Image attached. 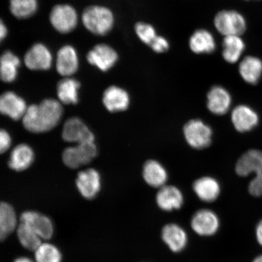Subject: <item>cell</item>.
<instances>
[{"label":"cell","instance_id":"cell-1","mask_svg":"<svg viewBox=\"0 0 262 262\" xmlns=\"http://www.w3.org/2000/svg\"><path fill=\"white\" fill-rule=\"evenodd\" d=\"M62 115L63 108L60 102L54 99H47L40 104L28 107L23 117V123L30 132L45 133L57 125Z\"/></svg>","mask_w":262,"mask_h":262},{"label":"cell","instance_id":"cell-2","mask_svg":"<svg viewBox=\"0 0 262 262\" xmlns=\"http://www.w3.org/2000/svg\"><path fill=\"white\" fill-rule=\"evenodd\" d=\"M81 19L85 29L97 36L110 34L116 24L112 10L103 5L88 6L82 12Z\"/></svg>","mask_w":262,"mask_h":262},{"label":"cell","instance_id":"cell-3","mask_svg":"<svg viewBox=\"0 0 262 262\" xmlns=\"http://www.w3.org/2000/svg\"><path fill=\"white\" fill-rule=\"evenodd\" d=\"M235 172L241 177H247L251 173L255 177L248 186V191L253 196H262V151L250 150L238 160Z\"/></svg>","mask_w":262,"mask_h":262},{"label":"cell","instance_id":"cell-4","mask_svg":"<svg viewBox=\"0 0 262 262\" xmlns=\"http://www.w3.org/2000/svg\"><path fill=\"white\" fill-rule=\"evenodd\" d=\"M79 16L74 6L69 4H58L52 8L49 22L55 31L61 34H68L77 28Z\"/></svg>","mask_w":262,"mask_h":262},{"label":"cell","instance_id":"cell-5","mask_svg":"<svg viewBox=\"0 0 262 262\" xmlns=\"http://www.w3.org/2000/svg\"><path fill=\"white\" fill-rule=\"evenodd\" d=\"M183 132L186 142L192 148L204 149L211 145L212 130L208 124L201 119L188 121L183 127Z\"/></svg>","mask_w":262,"mask_h":262},{"label":"cell","instance_id":"cell-6","mask_svg":"<svg viewBox=\"0 0 262 262\" xmlns=\"http://www.w3.org/2000/svg\"><path fill=\"white\" fill-rule=\"evenodd\" d=\"M214 27L224 37L241 36L247 30V21L241 13L234 10H222L215 15Z\"/></svg>","mask_w":262,"mask_h":262},{"label":"cell","instance_id":"cell-7","mask_svg":"<svg viewBox=\"0 0 262 262\" xmlns=\"http://www.w3.org/2000/svg\"><path fill=\"white\" fill-rule=\"evenodd\" d=\"M97 152L95 142L78 143L77 146L68 147L64 150L63 162L69 168H80L90 163L97 156Z\"/></svg>","mask_w":262,"mask_h":262},{"label":"cell","instance_id":"cell-8","mask_svg":"<svg viewBox=\"0 0 262 262\" xmlns=\"http://www.w3.org/2000/svg\"><path fill=\"white\" fill-rule=\"evenodd\" d=\"M191 226L196 234L204 237L212 236L220 228V220L214 211L202 209L193 215Z\"/></svg>","mask_w":262,"mask_h":262},{"label":"cell","instance_id":"cell-9","mask_svg":"<svg viewBox=\"0 0 262 262\" xmlns=\"http://www.w3.org/2000/svg\"><path fill=\"white\" fill-rule=\"evenodd\" d=\"M119 60V55L109 45L98 44L87 55V60L101 71L106 72L112 69Z\"/></svg>","mask_w":262,"mask_h":262},{"label":"cell","instance_id":"cell-10","mask_svg":"<svg viewBox=\"0 0 262 262\" xmlns=\"http://www.w3.org/2000/svg\"><path fill=\"white\" fill-rule=\"evenodd\" d=\"M62 137L65 142L81 143L95 142V137L83 121L77 117L71 118L65 123Z\"/></svg>","mask_w":262,"mask_h":262},{"label":"cell","instance_id":"cell-11","mask_svg":"<svg viewBox=\"0 0 262 262\" xmlns=\"http://www.w3.org/2000/svg\"><path fill=\"white\" fill-rule=\"evenodd\" d=\"M78 191L84 198L93 199L101 188V178L96 169H88L78 173L76 179Z\"/></svg>","mask_w":262,"mask_h":262},{"label":"cell","instance_id":"cell-12","mask_svg":"<svg viewBox=\"0 0 262 262\" xmlns=\"http://www.w3.org/2000/svg\"><path fill=\"white\" fill-rule=\"evenodd\" d=\"M25 62L29 70H48L52 63L51 52L47 46L38 42L33 45L26 52Z\"/></svg>","mask_w":262,"mask_h":262},{"label":"cell","instance_id":"cell-13","mask_svg":"<svg viewBox=\"0 0 262 262\" xmlns=\"http://www.w3.org/2000/svg\"><path fill=\"white\" fill-rule=\"evenodd\" d=\"M20 222L28 225L42 239L48 240L54 234V225L50 219L36 211H26L21 215Z\"/></svg>","mask_w":262,"mask_h":262},{"label":"cell","instance_id":"cell-14","mask_svg":"<svg viewBox=\"0 0 262 262\" xmlns=\"http://www.w3.org/2000/svg\"><path fill=\"white\" fill-rule=\"evenodd\" d=\"M156 199L159 208L166 212L178 210L184 204L181 190L173 185H165L160 188Z\"/></svg>","mask_w":262,"mask_h":262},{"label":"cell","instance_id":"cell-15","mask_svg":"<svg viewBox=\"0 0 262 262\" xmlns=\"http://www.w3.org/2000/svg\"><path fill=\"white\" fill-rule=\"evenodd\" d=\"M103 103L110 113H119L127 110L130 103L128 93L117 86L107 88L103 95Z\"/></svg>","mask_w":262,"mask_h":262},{"label":"cell","instance_id":"cell-16","mask_svg":"<svg viewBox=\"0 0 262 262\" xmlns=\"http://www.w3.org/2000/svg\"><path fill=\"white\" fill-rule=\"evenodd\" d=\"M162 238L173 253H180L188 244V237L185 229L176 224H167L162 231Z\"/></svg>","mask_w":262,"mask_h":262},{"label":"cell","instance_id":"cell-17","mask_svg":"<svg viewBox=\"0 0 262 262\" xmlns=\"http://www.w3.org/2000/svg\"><path fill=\"white\" fill-rule=\"evenodd\" d=\"M27 108L25 101L12 92H6L0 96V113L12 120L24 117Z\"/></svg>","mask_w":262,"mask_h":262},{"label":"cell","instance_id":"cell-18","mask_svg":"<svg viewBox=\"0 0 262 262\" xmlns=\"http://www.w3.org/2000/svg\"><path fill=\"white\" fill-rule=\"evenodd\" d=\"M206 99L208 109L217 116H222L227 113L231 105L230 94L221 86H213L209 91Z\"/></svg>","mask_w":262,"mask_h":262},{"label":"cell","instance_id":"cell-19","mask_svg":"<svg viewBox=\"0 0 262 262\" xmlns=\"http://www.w3.org/2000/svg\"><path fill=\"white\" fill-rule=\"evenodd\" d=\"M193 191L201 201L211 203L217 200L220 195V183L212 177L205 176L196 179L192 185Z\"/></svg>","mask_w":262,"mask_h":262},{"label":"cell","instance_id":"cell-20","mask_svg":"<svg viewBox=\"0 0 262 262\" xmlns=\"http://www.w3.org/2000/svg\"><path fill=\"white\" fill-rule=\"evenodd\" d=\"M232 124L237 131L248 132L253 129L258 123V116L250 107L240 105L235 107L231 114Z\"/></svg>","mask_w":262,"mask_h":262},{"label":"cell","instance_id":"cell-21","mask_svg":"<svg viewBox=\"0 0 262 262\" xmlns=\"http://www.w3.org/2000/svg\"><path fill=\"white\" fill-rule=\"evenodd\" d=\"M189 47L196 54H211L216 49L214 35L207 29H196L189 37Z\"/></svg>","mask_w":262,"mask_h":262},{"label":"cell","instance_id":"cell-22","mask_svg":"<svg viewBox=\"0 0 262 262\" xmlns=\"http://www.w3.org/2000/svg\"><path fill=\"white\" fill-rule=\"evenodd\" d=\"M144 180L152 188H160L166 185L168 173L162 163L156 160H147L143 167Z\"/></svg>","mask_w":262,"mask_h":262},{"label":"cell","instance_id":"cell-23","mask_svg":"<svg viewBox=\"0 0 262 262\" xmlns=\"http://www.w3.org/2000/svg\"><path fill=\"white\" fill-rule=\"evenodd\" d=\"M56 68L62 76L69 77L76 73L78 68V58L76 50L71 45H65L59 49Z\"/></svg>","mask_w":262,"mask_h":262},{"label":"cell","instance_id":"cell-24","mask_svg":"<svg viewBox=\"0 0 262 262\" xmlns=\"http://www.w3.org/2000/svg\"><path fill=\"white\" fill-rule=\"evenodd\" d=\"M34 160V153L30 146L26 144L16 146L10 156L9 166L16 171L27 169Z\"/></svg>","mask_w":262,"mask_h":262},{"label":"cell","instance_id":"cell-25","mask_svg":"<svg viewBox=\"0 0 262 262\" xmlns=\"http://www.w3.org/2000/svg\"><path fill=\"white\" fill-rule=\"evenodd\" d=\"M20 60L11 51H6L0 57V79L6 83L14 81L18 74Z\"/></svg>","mask_w":262,"mask_h":262},{"label":"cell","instance_id":"cell-26","mask_svg":"<svg viewBox=\"0 0 262 262\" xmlns=\"http://www.w3.org/2000/svg\"><path fill=\"white\" fill-rule=\"evenodd\" d=\"M222 55L229 63H235L241 58L245 49V42L238 35L225 37L222 42Z\"/></svg>","mask_w":262,"mask_h":262},{"label":"cell","instance_id":"cell-27","mask_svg":"<svg viewBox=\"0 0 262 262\" xmlns=\"http://www.w3.org/2000/svg\"><path fill=\"white\" fill-rule=\"evenodd\" d=\"M239 73L248 83L257 84L262 75V61L253 56L245 57L239 65Z\"/></svg>","mask_w":262,"mask_h":262},{"label":"cell","instance_id":"cell-28","mask_svg":"<svg viewBox=\"0 0 262 262\" xmlns=\"http://www.w3.org/2000/svg\"><path fill=\"white\" fill-rule=\"evenodd\" d=\"M17 217L14 208L7 203H0V241H5L16 228Z\"/></svg>","mask_w":262,"mask_h":262},{"label":"cell","instance_id":"cell-29","mask_svg":"<svg viewBox=\"0 0 262 262\" xmlns=\"http://www.w3.org/2000/svg\"><path fill=\"white\" fill-rule=\"evenodd\" d=\"M80 84L74 78H66L59 82L57 95L59 99L66 104H75L78 101V90Z\"/></svg>","mask_w":262,"mask_h":262},{"label":"cell","instance_id":"cell-30","mask_svg":"<svg viewBox=\"0 0 262 262\" xmlns=\"http://www.w3.org/2000/svg\"><path fill=\"white\" fill-rule=\"evenodd\" d=\"M38 0H9V11L15 18L26 19L38 11Z\"/></svg>","mask_w":262,"mask_h":262},{"label":"cell","instance_id":"cell-31","mask_svg":"<svg viewBox=\"0 0 262 262\" xmlns=\"http://www.w3.org/2000/svg\"><path fill=\"white\" fill-rule=\"evenodd\" d=\"M16 232L19 242L28 250L35 251L41 244L42 238L30 227L23 223L18 226Z\"/></svg>","mask_w":262,"mask_h":262},{"label":"cell","instance_id":"cell-32","mask_svg":"<svg viewBox=\"0 0 262 262\" xmlns=\"http://www.w3.org/2000/svg\"><path fill=\"white\" fill-rule=\"evenodd\" d=\"M36 262H61V254L55 246L41 244L35 251Z\"/></svg>","mask_w":262,"mask_h":262},{"label":"cell","instance_id":"cell-33","mask_svg":"<svg viewBox=\"0 0 262 262\" xmlns=\"http://www.w3.org/2000/svg\"><path fill=\"white\" fill-rule=\"evenodd\" d=\"M134 31L139 40L147 46L158 35L155 26L145 21L137 22L134 26Z\"/></svg>","mask_w":262,"mask_h":262},{"label":"cell","instance_id":"cell-34","mask_svg":"<svg viewBox=\"0 0 262 262\" xmlns=\"http://www.w3.org/2000/svg\"><path fill=\"white\" fill-rule=\"evenodd\" d=\"M149 47L156 53L162 54L169 50L170 45L168 39L158 35Z\"/></svg>","mask_w":262,"mask_h":262},{"label":"cell","instance_id":"cell-35","mask_svg":"<svg viewBox=\"0 0 262 262\" xmlns=\"http://www.w3.org/2000/svg\"><path fill=\"white\" fill-rule=\"evenodd\" d=\"M11 143V137L7 131L0 129V155L7 151Z\"/></svg>","mask_w":262,"mask_h":262},{"label":"cell","instance_id":"cell-36","mask_svg":"<svg viewBox=\"0 0 262 262\" xmlns=\"http://www.w3.org/2000/svg\"><path fill=\"white\" fill-rule=\"evenodd\" d=\"M8 35V28L4 21L0 18V42Z\"/></svg>","mask_w":262,"mask_h":262},{"label":"cell","instance_id":"cell-37","mask_svg":"<svg viewBox=\"0 0 262 262\" xmlns=\"http://www.w3.org/2000/svg\"><path fill=\"white\" fill-rule=\"evenodd\" d=\"M255 235H256L258 244L262 247V220L258 223L256 228H255Z\"/></svg>","mask_w":262,"mask_h":262},{"label":"cell","instance_id":"cell-38","mask_svg":"<svg viewBox=\"0 0 262 262\" xmlns=\"http://www.w3.org/2000/svg\"><path fill=\"white\" fill-rule=\"evenodd\" d=\"M14 262H34L33 261L31 258L26 257H21L18 258L14 261Z\"/></svg>","mask_w":262,"mask_h":262},{"label":"cell","instance_id":"cell-39","mask_svg":"<svg viewBox=\"0 0 262 262\" xmlns=\"http://www.w3.org/2000/svg\"><path fill=\"white\" fill-rule=\"evenodd\" d=\"M253 262H262V254L258 255V256L255 258Z\"/></svg>","mask_w":262,"mask_h":262},{"label":"cell","instance_id":"cell-40","mask_svg":"<svg viewBox=\"0 0 262 262\" xmlns=\"http://www.w3.org/2000/svg\"><path fill=\"white\" fill-rule=\"evenodd\" d=\"M247 1H248V0H247Z\"/></svg>","mask_w":262,"mask_h":262}]
</instances>
